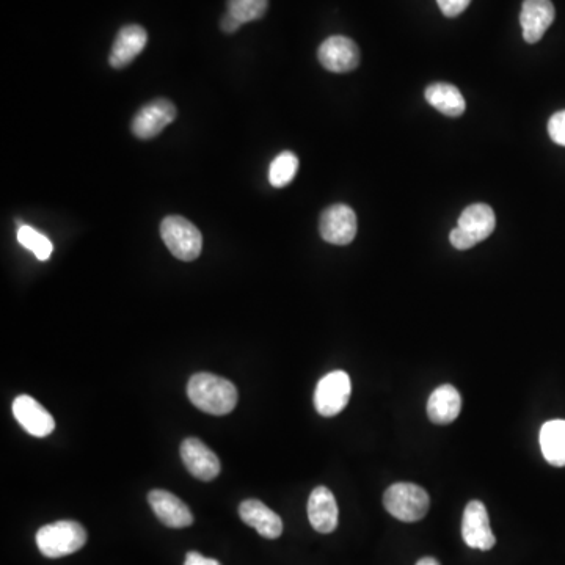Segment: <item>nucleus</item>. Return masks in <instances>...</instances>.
Masks as SVG:
<instances>
[{
	"label": "nucleus",
	"instance_id": "f257e3e1",
	"mask_svg": "<svg viewBox=\"0 0 565 565\" xmlns=\"http://www.w3.org/2000/svg\"><path fill=\"white\" fill-rule=\"evenodd\" d=\"M187 396L197 409L209 415H228L236 409V387L230 380L209 372H200L190 377Z\"/></svg>",
	"mask_w": 565,
	"mask_h": 565
},
{
	"label": "nucleus",
	"instance_id": "f03ea898",
	"mask_svg": "<svg viewBox=\"0 0 565 565\" xmlns=\"http://www.w3.org/2000/svg\"><path fill=\"white\" fill-rule=\"evenodd\" d=\"M87 544V531L73 520L51 523L37 533L38 550L46 558L57 559L73 555Z\"/></svg>",
	"mask_w": 565,
	"mask_h": 565
},
{
	"label": "nucleus",
	"instance_id": "7ed1b4c3",
	"mask_svg": "<svg viewBox=\"0 0 565 565\" xmlns=\"http://www.w3.org/2000/svg\"><path fill=\"white\" fill-rule=\"evenodd\" d=\"M383 506L401 522H420L426 517L431 500L426 490L412 482H398L383 495Z\"/></svg>",
	"mask_w": 565,
	"mask_h": 565
},
{
	"label": "nucleus",
	"instance_id": "20e7f679",
	"mask_svg": "<svg viewBox=\"0 0 565 565\" xmlns=\"http://www.w3.org/2000/svg\"><path fill=\"white\" fill-rule=\"evenodd\" d=\"M496 217L493 209L484 203L468 206L460 214L457 228L451 231L449 241L457 250H470L485 241L495 231Z\"/></svg>",
	"mask_w": 565,
	"mask_h": 565
},
{
	"label": "nucleus",
	"instance_id": "39448f33",
	"mask_svg": "<svg viewBox=\"0 0 565 565\" xmlns=\"http://www.w3.org/2000/svg\"><path fill=\"white\" fill-rule=\"evenodd\" d=\"M162 241L175 258L194 261L203 248V236L194 223L181 216H168L161 223Z\"/></svg>",
	"mask_w": 565,
	"mask_h": 565
},
{
	"label": "nucleus",
	"instance_id": "423d86ee",
	"mask_svg": "<svg viewBox=\"0 0 565 565\" xmlns=\"http://www.w3.org/2000/svg\"><path fill=\"white\" fill-rule=\"evenodd\" d=\"M352 383L344 371H333L319 380L314 393V407L322 416H336L349 404Z\"/></svg>",
	"mask_w": 565,
	"mask_h": 565
},
{
	"label": "nucleus",
	"instance_id": "0eeeda50",
	"mask_svg": "<svg viewBox=\"0 0 565 565\" xmlns=\"http://www.w3.org/2000/svg\"><path fill=\"white\" fill-rule=\"evenodd\" d=\"M357 216L347 205H333L325 209L319 219V233L325 242L347 245L357 236Z\"/></svg>",
	"mask_w": 565,
	"mask_h": 565
},
{
	"label": "nucleus",
	"instance_id": "6e6552de",
	"mask_svg": "<svg viewBox=\"0 0 565 565\" xmlns=\"http://www.w3.org/2000/svg\"><path fill=\"white\" fill-rule=\"evenodd\" d=\"M175 104L159 98L146 104L132 120L131 129L137 139L150 140L161 134L176 118Z\"/></svg>",
	"mask_w": 565,
	"mask_h": 565
},
{
	"label": "nucleus",
	"instance_id": "1a4fd4ad",
	"mask_svg": "<svg viewBox=\"0 0 565 565\" xmlns=\"http://www.w3.org/2000/svg\"><path fill=\"white\" fill-rule=\"evenodd\" d=\"M318 59L330 73H350L360 65V49L350 38L335 35L321 44Z\"/></svg>",
	"mask_w": 565,
	"mask_h": 565
},
{
	"label": "nucleus",
	"instance_id": "9d476101",
	"mask_svg": "<svg viewBox=\"0 0 565 565\" xmlns=\"http://www.w3.org/2000/svg\"><path fill=\"white\" fill-rule=\"evenodd\" d=\"M462 536L465 544L474 550L489 551L495 547L496 539L490 528L489 512L481 501H470L465 507Z\"/></svg>",
	"mask_w": 565,
	"mask_h": 565
},
{
	"label": "nucleus",
	"instance_id": "9b49d317",
	"mask_svg": "<svg viewBox=\"0 0 565 565\" xmlns=\"http://www.w3.org/2000/svg\"><path fill=\"white\" fill-rule=\"evenodd\" d=\"M181 459L192 476L200 481H214L222 471L216 452L201 442L200 438H186L181 445Z\"/></svg>",
	"mask_w": 565,
	"mask_h": 565
},
{
	"label": "nucleus",
	"instance_id": "f8f14e48",
	"mask_svg": "<svg viewBox=\"0 0 565 565\" xmlns=\"http://www.w3.org/2000/svg\"><path fill=\"white\" fill-rule=\"evenodd\" d=\"M13 415L16 421L33 437H48L54 432L55 421L51 413L32 396H27V394L18 396L13 402Z\"/></svg>",
	"mask_w": 565,
	"mask_h": 565
},
{
	"label": "nucleus",
	"instance_id": "ddd939ff",
	"mask_svg": "<svg viewBox=\"0 0 565 565\" xmlns=\"http://www.w3.org/2000/svg\"><path fill=\"white\" fill-rule=\"evenodd\" d=\"M555 5L551 0H525L520 13L526 43H539L555 21Z\"/></svg>",
	"mask_w": 565,
	"mask_h": 565
},
{
	"label": "nucleus",
	"instance_id": "4468645a",
	"mask_svg": "<svg viewBox=\"0 0 565 565\" xmlns=\"http://www.w3.org/2000/svg\"><path fill=\"white\" fill-rule=\"evenodd\" d=\"M148 503L156 517L168 528H187L194 523V515L186 503L167 490H151Z\"/></svg>",
	"mask_w": 565,
	"mask_h": 565
},
{
	"label": "nucleus",
	"instance_id": "2eb2a0df",
	"mask_svg": "<svg viewBox=\"0 0 565 565\" xmlns=\"http://www.w3.org/2000/svg\"><path fill=\"white\" fill-rule=\"evenodd\" d=\"M338 504L327 487H316L308 500V518L318 533L330 534L338 526Z\"/></svg>",
	"mask_w": 565,
	"mask_h": 565
},
{
	"label": "nucleus",
	"instance_id": "dca6fc26",
	"mask_svg": "<svg viewBox=\"0 0 565 565\" xmlns=\"http://www.w3.org/2000/svg\"><path fill=\"white\" fill-rule=\"evenodd\" d=\"M146 43H148V33L143 27L137 24L123 27L113 43L109 59L110 65L113 68H124V66L131 65L135 57L142 54Z\"/></svg>",
	"mask_w": 565,
	"mask_h": 565
},
{
	"label": "nucleus",
	"instance_id": "f3484780",
	"mask_svg": "<svg viewBox=\"0 0 565 565\" xmlns=\"http://www.w3.org/2000/svg\"><path fill=\"white\" fill-rule=\"evenodd\" d=\"M239 515L245 525L252 526L266 539H278L283 533L280 515L259 500H247L239 507Z\"/></svg>",
	"mask_w": 565,
	"mask_h": 565
},
{
	"label": "nucleus",
	"instance_id": "a211bd4d",
	"mask_svg": "<svg viewBox=\"0 0 565 565\" xmlns=\"http://www.w3.org/2000/svg\"><path fill=\"white\" fill-rule=\"evenodd\" d=\"M460 410H462V398L452 385L435 388L427 401L429 420L438 426L454 423L460 415Z\"/></svg>",
	"mask_w": 565,
	"mask_h": 565
},
{
	"label": "nucleus",
	"instance_id": "6ab92c4d",
	"mask_svg": "<svg viewBox=\"0 0 565 565\" xmlns=\"http://www.w3.org/2000/svg\"><path fill=\"white\" fill-rule=\"evenodd\" d=\"M426 101L446 117H460L467 109L459 88L445 82L429 85L426 90Z\"/></svg>",
	"mask_w": 565,
	"mask_h": 565
},
{
	"label": "nucleus",
	"instance_id": "aec40b11",
	"mask_svg": "<svg viewBox=\"0 0 565 565\" xmlns=\"http://www.w3.org/2000/svg\"><path fill=\"white\" fill-rule=\"evenodd\" d=\"M540 448L553 467H565V420L548 421L540 429Z\"/></svg>",
	"mask_w": 565,
	"mask_h": 565
},
{
	"label": "nucleus",
	"instance_id": "412c9836",
	"mask_svg": "<svg viewBox=\"0 0 565 565\" xmlns=\"http://www.w3.org/2000/svg\"><path fill=\"white\" fill-rule=\"evenodd\" d=\"M299 172V157L291 151H283L275 157L269 167V183L281 189L292 183Z\"/></svg>",
	"mask_w": 565,
	"mask_h": 565
},
{
	"label": "nucleus",
	"instance_id": "4be33fe9",
	"mask_svg": "<svg viewBox=\"0 0 565 565\" xmlns=\"http://www.w3.org/2000/svg\"><path fill=\"white\" fill-rule=\"evenodd\" d=\"M18 242L22 247H26L33 255L37 256L40 261H48L51 258L52 250H54L52 242L49 241L48 237L38 233L37 230H33L32 226H19Z\"/></svg>",
	"mask_w": 565,
	"mask_h": 565
},
{
	"label": "nucleus",
	"instance_id": "5701e85b",
	"mask_svg": "<svg viewBox=\"0 0 565 565\" xmlns=\"http://www.w3.org/2000/svg\"><path fill=\"white\" fill-rule=\"evenodd\" d=\"M269 8V0H228V11L231 16L245 24L263 18Z\"/></svg>",
	"mask_w": 565,
	"mask_h": 565
},
{
	"label": "nucleus",
	"instance_id": "b1692460",
	"mask_svg": "<svg viewBox=\"0 0 565 565\" xmlns=\"http://www.w3.org/2000/svg\"><path fill=\"white\" fill-rule=\"evenodd\" d=\"M548 134L556 145L565 146V110H559L550 118Z\"/></svg>",
	"mask_w": 565,
	"mask_h": 565
},
{
	"label": "nucleus",
	"instance_id": "393cba45",
	"mask_svg": "<svg viewBox=\"0 0 565 565\" xmlns=\"http://www.w3.org/2000/svg\"><path fill=\"white\" fill-rule=\"evenodd\" d=\"M437 4L443 15L448 16V18H456L467 10L471 0H437Z\"/></svg>",
	"mask_w": 565,
	"mask_h": 565
},
{
	"label": "nucleus",
	"instance_id": "a878e982",
	"mask_svg": "<svg viewBox=\"0 0 565 565\" xmlns=\"http://www.w3.org/2000/svg\"><path fill=\"white\" fill-rule=\"evenodd\" d=\"M184 565H222L217 559L205 558V556L200 555L197 551H190L187 553L186 562Z\"/></svg>",
	"mask_w": 565,
	"mask_h": 565
},
{
	"label": "nucleus",
	"instance_id": "bb28decb",
	"mask_svg": "<svg viewBox=\"0 0 565 565\" xmlns=\"http://www.w3.org/2000/svg\"><path fill=\"white\" fill-rule=\"evenodd\" d=\"M220 26H222L223 32L234 33L237 29H239V27L242 26V24L241 22L237 21L234 16H231L230 13H226V15L223 16L222 24H220Z\"/></svg>",
	"mask_w": 565,
	"mask_h": 565
},
{
	"label": "nucleus",
	"instance_id": "cd10ccee",
	"mask_svg": "<svg viewBox=\"0 0 565 565\" xmlns=\"http://www.w3.org/2000/svg\"><path fill=\"white\" fill-rule=\"evenodd\" d=\"M416 565H440V562L435 558H423L416 562Z\"/></svg>",
	"mask_w": 565,
	"mask_h": 565
}]
</instances>
